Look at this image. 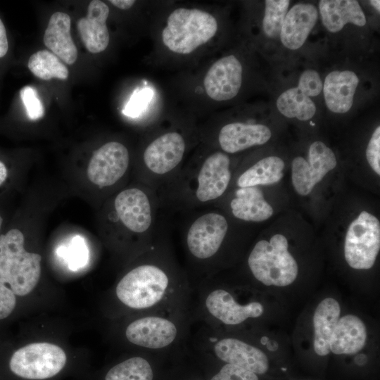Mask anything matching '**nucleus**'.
<instances>
[{"label": "nucleus", "mask_w": 380, "mask_h": 380, "mask_svg": "<svg viewBox=\"0 0 380 380\" xmlns=\"http://www.w3.org/2000/svg\"><path fill=\"white\" fill-rule=\"evenodd\" d=\"M28 68L37 77L49 80L52 78L66 80L68 69L63 61L53 53L48 50H40L29 58Z\"/></svg>", "instance_id": "obj_28"}, {"label": "nucleus", "mask_w": 380, "mask_h": 380, "mask_svg": "<svg viewBox=\"0 0 380 380\" xmlns=\"http://www.w3.org/2000/svg\"><path fill=\"white\" fill-rule=\"evenodd\" d=\"M71 20L68 14L56 12L51 16L45 30L44 45L68 65L77 58V47L70 34Z\"/></svg>", "instance_id": "obj_20"}, {"label": "nucleus", "mask_w": 380, "mask_h": 380, "mask_svg": "<svg viewBox=\"0 0 380 380\" xmlns=\"http://www.w3.org/2000/svg\"><path fill=\"white\" fill-rule=\"evenodd\" d=\"M24 244V235L18 229L0 235V281L20 296L30 293L41 275V255L27 251Z\"/></svg>", "instance_id": "obj_7"}, {"label": "nucleus", "mask_w": 380, "mask_h": 380, "mask_svg": "<svg viewBox=\"0 0 380 380\" xmlns=\"http://www.w3.org/2000/svg\"><path fill=\"white\" fill-rule=\"evenodd\" d=\"M137 257L115 287L121 306L134 314L191 309V284L166 238L160 236Z\"/></svg>", "instance_id": "obj_1"}, {"label": "nucleus", "mask_w": 380, "mask_h": 380, "mask_svg": "<svg viewBox=\"0 0 380 380\" xmlns=\"http://www.w3.org/2000/svg\"><path fill=\"white\" fill-rule=\"evenodd\" d=\"M8 177V170L6 165L0 160V186L4 183Z\"/></svg>", "instance_id": "obj_39"}, {"label": "nucleus", "mask_w": 380, "mask_h": 380, "mask_svg": "<svg viewBox=\"0 0 380 380\" xmlns=\"http://www.w3.org/2000/svg\"><path fill=\"white\" fill-rule=\"evenodd\" d=\"M186 151L183 135L167 132L153 139L142 155L144 184L157 191L167 186L177 175Z\"/></svg>", "instance_id": "obj_10"}, {"label": "nucleus", "mask_w": 380, "mask_h": 380, "mask_svg": "<svg viewBox=\"0 0 380 380\" xmlns=\"http://www.w3.org/2000/svg\"><path fill=\"white\" fill-rule=\"evenodd\" d=\"M110 2L115 6L120 9H129L135 3L134 0H111Z\"/></svg>", "instance_id": "obj_38"}, {"label": "nucleus", "mask_w": 380, "mask_h": 380, "mask_svg": "<svg viewBox=\"0 0 380 380\" xmlns=\"http://www.w3.org/2000/svg\"><path fill=\"white\" fill-rule=\"evenodd\" d=\"M380 249V223L372 214L362 211L348 226L344 242V256L355 270L373 267Z\"/></svg>", "instance_id": "obj_11"}, {"label": "nucleus", "mask_w": 380, "mask_h": 380, "mask_svg": "<svg viewBox=\"0 0 380 380\" xmlns=\"http://www.w3.org/2000/svg\"><path fill=\"white\" fill-rule=\"evenodd\" d=\"M367 329L364 322L354 315L340 317L332 333L329 348L336 355H352L366 344Z\"/></svg>", "instance_id": "obj_21"}, {"label": "nucleus", "mask_w": 380, "mask_h": 380, "mask_svg": "<svg viewBox=\"0 0 380 380\" xmlns=\"http://www.w3.org/2000/svg\"><path fill=\"white\" fill-rule=\"evenodd\" d=\"M16 304L15 294L10 287L0 281V320L8 317Z\"/></svg>", "instance_id": "obj_35"}, {"label": "nucleus", "mask_w": 380, "mask_h": 380, "mask_svg": "<svg viewBox=\"0 0 380 380\" xmlns=\"http://www.w3.org/2000/svg\"><path fill=\"white\" fill-rule=\"evenodd\" d=\"M319 8L324 26L331 32H339L347 23L366 24V18L357 1L322 0Z\"/></svg>", "instance_id": "obj_23"}, {"label": "nucleus", "mask_w": 380, "mask_h": 380, "mask_svg": "<svg viewBox=\"0 0 380 380\" xmlns=\"http://www.w3.org/2000/svg\"><path fill=\"white\" fill-rule=\"evenodd\" d=\"M318 18L316 7L311 4H295L284 20L280 39L283 45L291 50L301 47Z\"/></svg>", "instance_id": "obj_18"}, {"label": "nucleus", "mask_w": 380, "mask_h": 380, "mask_svg": "<svg viewBox=\"0 0 380 380\" xmlns=\"http://www.w3.org/2000/svg\"><path fill=\"white\" fill-rule=\"evenodd\" d=\"M125 325L126 342L144 353L179 357L188 348L191 327V309L133 314Z\"/></svg>", "instance_id": "obj_2"}, {"label": "nucleus", "mask_w": 380, "mask_h": 380, "mask_svg": "<svg viewBox=\"0 0 380 380\" xmlns=\"http://www.w3.org/2000/svg\"><path fill=\"white\" fill-rule=\"evenodd\" d=\"M337 165L332 150L322 141L313 142L309 148L308 160L301 156L291 163V180L296 192L308 195L314 186Z\"/></svg>", "instance_id": "obj_13"}, {"label": "nucleus", "mask_w": 380, "mask_h": 380, "mask_svg": "<svg viewBox=\"0 0 380 380\" xmlns=\"http://www.w3.org/2000/svg\"><path fill=\"white\" fill-rule=\"evenodd\" d=\"M358 83L359 78L353 71L331 72L325 77L322 88L327 108L336 113L348 112L353 106Z\"/></svg>", "instance_id": "obj_19"}, {"label": "nucleus", "mask_w": 380, "mask_h": 380, "mask_svg": "<svg viewBox=\"0 0 380 380\" xmlns=\"http://www.w3.org/2000/svg\"><path fill=\"white\" fill-rule=\"evenodd\" d=\"M290 4L288 0H266L262 30L270 38L280 35L281 26Z\"/></svg>", "instance_id": "obj_30"}, {"label": "nucleus", "mask_w": 380, "mask_h": 380, "mask_svg": "<svg viewBox=\"0 0 380 380\" xmlns=\"http://www.w3.org/2000/svg\"><path fill=\"white\" fill-rule=\"evenodd\" d=\"M231 160L223 151L208 155L196 168L179 172L167 186L170 200L182 208H192L218 200L228 189Z\"/></svg>", "instance_id": "obj_5"}, {"label": "nucleus", "mask_w": 380, "mask_h": 380, "mask_svg": "<svg viewBox=\"0 0 380 380\" xmlns=\"http://www.w3.org/2000/svg\"><path fill=\"white\" fill-rule=\"evenodd\" d=\"M277 107L284 116L302 121L310 120L316 112L314 102L298 87L283 92L277 100Z\"/></svg>", "instance_id": "obj_27"}, {"label": "nucleus", "mask_w": 380, "mask_h": 380, "mask_svg": "<svg viewBox=\"0 0 380 380\" xmlns=\"http://www.w3.org/2000/svg\"><path fill=\"white\" fill-rule=\"evenodd\" d=\"M109 8L99 0L91 1L87 15L77 22V30L86 49L92 53L103 51L110 41L106 20Z\"/></svg>", "instance_id": "obj_16"}, {"label": "nucleus", "mask_w": 380, "mask_h": 380, "mask_svg": "<svg viewBox=\"0 0 380 380\" xmlns=\"http://www.w3.org/2000/svg\"><path fill=\"white\" fill-rule=\"evenodd\" d=\"M272 136L268 127L261 124L231 122L218 134V143L225 153H235L254 146L262 145Z\"/></svg>", "instance_id": "obj_17"}, {"label": "nucleus", "mask_w": 380, "mask_h": 380, "mask_svg": "<svg viewBox=\"0 0 380 380\" xmlns=\"http://www.w3.org/2000/svg\"><path fill=\"white\" fill-rule=\"evenodd\" d=\"M8 41L6 30L0 18V58H3L8 52Z\"/></svg>", "instance_id": "obj_37"}, {"label": "nucleus", "mask_w": 380, "mask_h": 380, "mask_svg": "<svg viewBox=\"0 0 380 380\" xmlns=\"http://www.w3.org/2000/svg\"><path fill=\"white\" fill-rule=\"evenodd\" d=\"M340 315L339 303L333 298H324L316 308L313 316V346L317 355L326 356L331 352L330 339Z\"/></svg>", "instance_id": "obj_24"}, {"label": "nucleus", "mask_w": 380, "mask_h": 380, "mask_svg": "<svg viewBox=\"0 0 380 380\" xmlns=\"http://www.w3.org/2000/svg\"><path fill=\"white\" fill-rule=\"evenodd\" d=\"M150 97V91L143 89L135 92L126 105L123 113L128 116H137L142 110Z\"/></svg>", "instance_id": "obj_36"}, {"label": "nucleus", "mask_w": 380, "mask_h": 380, "mask_svg": "<svg viewBox=\"0 0 380 380\" xmlns=\"http://www.w3.org/2000/svg\"><path fill=\"white\" fill-rule=\"evenodd\" d=\"M284 168V163L279 157H265L241 172L236 186L243 188L277 183L283 177Z\"/></svg>", "instance_id": "obj_26"}, {"label": "nucleus", "mask_w": 380, "mask_h": 380, "mask_svg": "<svg viewBox=\"0 0 380 380\" xmlns=\"http://www.w3.org/2000/svg\"><path fill=\"white\" fill-rule=\"evenodd\" d=\"M129 165L127 147L118 141H109L94 152L87 167V177L96 186L110 187L125 176Z\"/></svg>", "instance_id": "obj_14"}, {"label": "nucleus", "mask_w": 380, "mask_h": 380, "mask_svg": "<svg viewBox=\"0 0 380 380\" xmlns=\"http://www.w3.org/2000/svg\"><path fill=\"white\" fill-rule=\"evenodd\" d=\"M20 95L30 119L37 120L43 117L44 106L33 87H24L21 89Z\"/></svg>", "instance_id": "obj_31"}, {"label": "nucleus", "mask_w": 380, "mask_h": 380, "mask_svg": "<svg viewBox=\"0 0 380 380\" xmlns=\"http://www.w3.org/2000/svg\"><path fill=\"white\" fill-rule=\"evenodd\" d=\"M66 363V355L59 346L34 343L17 350L9 367L15 375L27 379H45L59 373Z\"/></svg>", "instance_id": "obj_12"}, {"label": "nucleus", "mask_w": 380, "mask_h": 380, "mask_svg": "<svg viewBox=\"0 0 380 380\" xmlns=\"http://www.w3.org/2000/svg\"><path fill=\"white\" fill-rule=\"evenodd\" d=\"M366 158L372 169L380 175V127L374 131L366 149Z\"/></svg>", "instance_id": "obj_34"}, {"label": "nucleus", "mask_w": 380, "mask_h": 380, "mask_svg": "<svg viewBox=\"0 0 380 380\" xmlns=\"http://www.w3.org/2000/svg\"><path fill=\"white\" fill-rule=\"evenodd\" d=\"M210 380H259L258 375L236 365L224 363Z\"/></svg>", "instance_id": "obj_32"}, {"label": "nucleus", "mask_w": 380, "mask_h": 380, "mask_svg": "<svg viewBox=\"0 0 380 380\" xmlns=\"http://www.w3.org/2000/svg\"><path fill=\"white\" fill-rule=\"evenodd\" d=\"M242 82V66L234 55L216 61L208 69L203 80L207 95L222 101L236 96Z\"/></svg>", "instance_id": "obj_15"}, {"label": "nucleus", "mask_w": 380, "mask_h": 380, "mask_svg": "<svg viewBox=\"0 0 380 380\" xmlns=\"http://www.w3.org/2000/svg\"><path fill=\"white\" fill-rule=\"evenodd\" d=\"M192 317L194 323L227 331L242 327L264 313L257 300H241L236 290L217 284L209 277L192 286Z\"/></svg>", "instance_id": "obj_3"}, {"label": "nucleus", "mask_w": 380, "mask_h": 380, "mask_svg": "<svg viewBox=\"0 0 380 380\" xmlns=\"http://www.w3.org/2000/svg\"><path fill=\"white\" fill-rule=\"evenodd\" d=\"M159 201L156 191L144 185L122 190L113 203L116 220L135 237L142 253L160 237L156 232Z\"/></svg>", "instance_id": "obj_6"}, {"label": "nucleus", "mask_w": 380, "mask_h": 380, "mask_svg": "<svg viewBox=\"0 0 380 380\" xmlns=\"http://www.w3.org/2000/svg\"><path fill=\"white\" fill-rule=\"evenodd\" d=\"M217 30V20L210 13L198 8H179L168 16L162 31V40L171 51L189 54L206 44Z\"/></svg>", "instance_id": "obj_9"}, {"label": "nucleus", "mask_w": 380, "mask_h": 380, "mask_svg": "<svg viewBox=\"0 0 380 380\" xmlns=\"http://www.w3.org/2000/svg\"><path fill=\"white\" fill-rule=\"evenodd\" d=\"M2 224H3V218L0 215V232H1V229Z\"/></svg>", "instance_id": "obj_41"}, {"label": "nucleus", "mask_w": 380, "mask_h": 380, "mask_svg": "<svg viewBox=\"0 0 380 380\" xmlns=\"http://www.w3.org/2000/svg\"><path fill=\"white\" fill-rule=\"evenodd\" d=\"M163 355L148 353H139L113 366L105 380H155L153 362ZM166 357V356H164Z\"/></svg>", "instance_id": "obj_25"}, {"label": "nucleus", "mask_w": 380, "mask_h": 380, "mask_svg": "<svg viewBox=\"0 0 380 380\" xmlns=\"http://www.w3.org/2000/svg\"><path fill=\"white\" fill-rule=\"evenodd\" d=\"M285 236L277 234L270 241H258L251 251L247 265L253 277L265 286H286L298 272V264L288 250Z\"/></svg>", "instance_id": "obj_8"}, {"label": "nucleus", "mask_w": 380, "mask_h": 380, "mask_svg": "<svg viewBox=\"0 0 380 380\" xmlns=\"http://www.w3.org/2000/svg\"><path fill=\"white\" fill-rule=\"evenodd\" d=\"M229 208L234 217L246 222H262L272 217L274 213L258 186L238 187L229 202Z\"/></svg>", "instance_id": "obj_22"}, {"label": "nucleus", "mask_w": 380, "mask_h": 380, "mask_svg": "<svg viewBox=\"0 0 380 380\" xmlns=\"http://www.w3.org/2000/svg\"><path fill=\"white\" fill-rule=\"evenodd\" d=\"M58 255L62 258L72 271L79 270L89 261V250L85 240L80 235L71 239L69 243L58 247Z\"/></svg>", "instance_id": "obj_29"}, {"label": "nucleus", "mask_w": 380, "mask_h": 380, "mask_svg": "<svg viewBox=\"0 0 380 380\" xmlns=\"http://www.w3.org/2000/svg\"><path fill=\"white\" fill-rule=\"evenodd\" d=\"M322 88V82L317 71L308 69L300 76L298 89L308 97L319 95Z\"/></svg>", "instance_id": "obj_33"}, {"label": "nucleus", "mask_w": 380, "mask_h": 380, "mask_svg": "<svg viewBox=\"0 0 380 380\" xmlns=\"http://www.w3.org/2000/svg\"><path fill=\"white\" fill-rule=\"evenodd\" d=\"M371 5L378 11H380V1L379 0L369 1Z\"/></svg>", "instance_id": "obj_40"}, {"label": "nucleus", "mask_w": 380, "mask_h": 380, "mask_svg": "<svg viewBox=\"0 0 380 380\" xmlns=\"http://www.w3.org/2000/svg\"><path fill=\"white\" fill-rule=\"evenodd\" d=\"M228 231L226 217L214 210L198 214L187 225L183 243L191 286L215 275Z\"/></svg>", "instance_id": "obj_4"}]
</instances>
